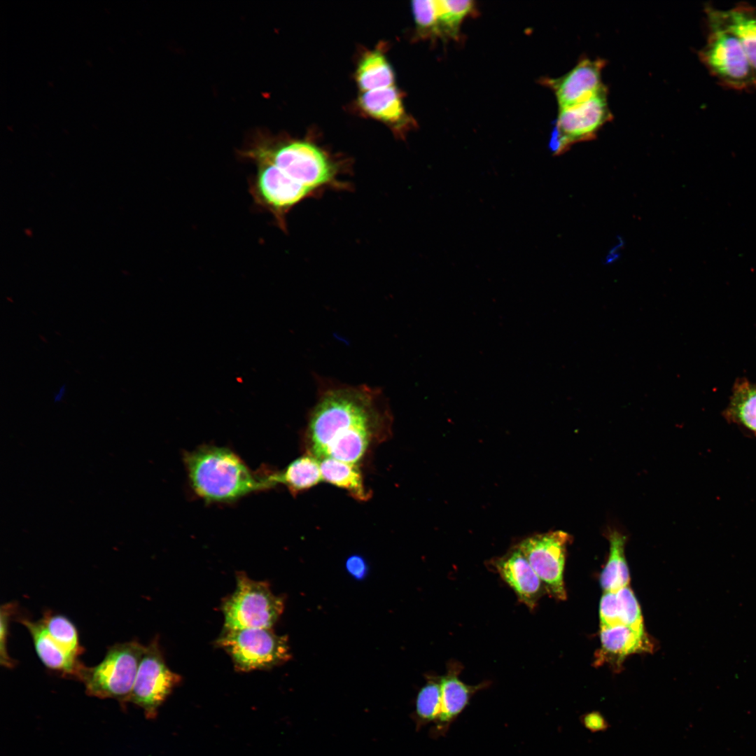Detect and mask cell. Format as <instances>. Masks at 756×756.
Instances as JSON below:
<instances>
[{
  "mask_svg": "<svg viewBox=\"0 0 756 756\" xmlns=\"http://www.w3.org/2000/svg\"><path fill=\"white\" fill-rule=\"evenodd\" d=\"M493 566L514 590L519 600L530 609H534L545 589L541 580L517 547L494 560Z\"/></svg>",
  "mask_w": 756,
  "mask_h": 756,
  "instance_id": "cell-13",
  "label": "cell"
},
{
  "mask_svg": "<svg viewBox=\"0 0 756 756\" xmlns=\"http://www.w3.org/2000/svg\"><path fill=\"white\" fill-rule=\"evenodd\" d=\"M51 638L71 657L79 659L84 652L75 624L67 617L50 610L43 612L40 620Z\"/></svg>",
  "mask_w": 756,
  "mask_h": 756,
  "instance_id": "cell-25",
  "label": "cell"
},
{
  "mask_svg": "<svg viewBox=\"0 0 756 756\" xmlns=\"http://www.w3.org/2000/svg\"><path fill=\"white\" fill-rule=\"evenodd\" d=\"M600 638L603 652L618 659L652 650V644L645 633L638 632L624 624L601 626Z\"/></svg>",
  "mask_w": 756,
  "mask_h": 756,
  "instance_id": "cell-17",
  "label": "cell"
},
{
  "mask_svg": "<svg viewBox=\"0 0 756 756\" xmlns=\"http://www.w3.org/2000/svg\"><path fill=\"white\" fill-rule=\"evenodd\" d=\"M570 538L567 533L556 531L526 538L517 545L541 580L545 592L559 600L566 597L564 570Z\"/></svg>",
  "mask_w": 756,
  "mask_h": 756,
  "instance_id": "cell-10",
  "label": "cell"
},
{
  "mask_svg": "<svg viewBox=\"0 0 756 756\" xmlns=\"http://www.w3.org/2000/svg\"><path fill=\"white\" fill-rule=\"evenodd\" d=\"M582 725L592 732H603L608 729V723L599 711H591L582 715Z\"/></svg>",
  "mask_w": 756,
  "mask_h": 756,
  "instance_id": "cell-32",
  "label": "cell"
},
{
  "mask_svg": "<svg viewBox=\"0 0 756 756\" xmlns=\"http://www.w3.org/2000/svg\"><path fill=\"white\" fill-rule=\"evenodd\" d=\"M218 644L230 656L235 668L241 671L270 668L290 658L288 639L271 629L224 630Z\"/></svg>",
  "mask_w": 756,
  "mask_h": 756,
  "instance_id": "cell-7",
  "label": "cell"
},
{
  "mask_svg": "<svg viewBox=\"0 0 756 756\" xmlns=\"http://www.w3.org/2000/svg\"><path fill=\"white\" fill-rule=\"evenodd\" d=\"M622 624L645 633L642 614L637 599L629 586L616 591Z\"/></svg>",
  "mask_w": 756,
  "mask_h": 756,
  "instance_id": "cell-29",
  "label": "cell"
},
{
  "mask_svg": "<svg viewBox=\"0 0 756 756\" xmlns=\"http://www.w3.org/2000/svg\"><path fill=\"white\" fill-rule=\"evenodd\" d=\"M183 459L190 486L207 502L234 501L274 486L272 473L253 472L227 448L202 446L185 454Z\"/></svg>",
  "mask_w": 756,
  "mask_h": 756,
  "instance_id": "cell-2",
  "label": "cell"
},
{
  "mask_svg": "<svg viewBox=\"0 0 756 756\" xmlns=\"http://www.w3.org/2000/svg\"><path fill=\"white\" fill-rule=\"evenodd\" d=\"M439 25L441 34L457 37L464 18L472 10L474 2L469 0H438Z\"/></svg>",
  "mask_w": 756,
  "mask_h": 756,
  "instance_id": "cell-27",
  "label": "cell"
},
{
  "mask_svg": "<svg viewBox=\"0 0 756 756\" xmlns=\"http://www.w3.org/2000/svg\"><path fill=\"white\" fill-rule=\"evenodd\" d=\"M610 553L601 574L600 582L605 592H615L627 587L629 572L624 556L626 537L617 531L609 533Z\"/></svg>",
  "mask_w": 756,
  "mask_h": 756,
  "instance_id": "cell-23",
  "label": "cell"
},
{
  "mask_svg": "<svg viewBox=\"0 0 756 756\" xmlns=\"http://www.w3.org/2000/svg\"><path fill=\"white\" fill-rule=\"evenodd\" d=\"M316 401L306 433L314 454L320 459L327 446L350 429L389 420L386 396L380 388L320 376L316 377Z\"/></svg>",
  "mask_w": 756,
  "mask_h": 756,
  "instance_id": "cell-1",
  "label": "cell"
},
{
  "mask_svg": "<svg viewBox=\"0 0 756 756\" xmlns=\"http://www.w3.org/2000/svg\"><path fill=\"white\" fill-rule=\"evenodd\" d=\"M181 677L167 666L157 639L145 646L130 701L140 706L148 718H154L159 707L180 682Z\"/></svg>",
  "mask_w": 756,
  "mask_h": 756,
  "instance_id": "cell-11",
  "label": "cell"
},
{
  "mask_svg": "<svg viewBox=\"0 0 756 756\" xmlns=\"http://www.w3.org/2000/svg\"><path fill=\"white\" fill-rule=\"evenodd\" d=\"M387 423L365 424L350 429L327 446L323 458H331L354 464L363 457L374 431L383 428Z\"/></svg>",
  "mask_w": 756,
  "mask_h": 756,
  "instance_id": "cell-16",
  "label": "cell"
},
{
  "mask_svg": "<svg viewBox=\"0 0 756 756\" xmlns=\"http://www.w3.org/2000/svg\"><path fill=\"white\" fill-rule=\"evenodd\" d=\"M348 572L357 579L363 578L368 571L365 561L358 555L350 556L346 561Z\"/></svg>",
  "mask_w": 756,
  "mask_h": 756,
  "instance_id": "cell-33",
  "label": "cell"
},
{
  "mask_svg": "<svg viewBox=\"0 0 756 756\" xmlns=\"http://www.w3.org/2000/svg\"><path fill=\"white\" fill-rule=\"evenodd\" d=\"M720 11L724 20L737 36L743 48L752 69L756 87V8L743 3Z\"/></svg>",
  "mask_w": 756,
  "mask_h": 756,
  "instance_id": "cell-20",
  "label": "cell"
},
{
  "mask_svg": "<svg viewBox=\"0 0 756 756\" xmlns=\"http://www.w3.org/2000/svg\"><path fill=\"white\" fill-rule=\"evenodd\" d=\"M606 62L599 58H583L564 76L547 80L559 109L581 104L606 89L601 80Z\"/></svg>",
  "mask_w": 756,
  "mask_h": 756,
  "instance_id": "cell-12",
  "label": "cell"
},
{
  "mask_svg": "<svg viewBox=\"0 0 756 756\" xmlns=\"http://www.w3.org/2000/svg\"><path fill=\"white\" fill-rule=\"evenodd\" d=\"M442 691L440 676H430L419 690L415 703L418 723H435L441 712Z\"/></svg>",
  "mask_w": 756,
  "mask_h": 756,
  "instance_id": "cell-26",
  "label": "cell"
},
{
  "mask_svg": "<svg viewBox=\"0 0 756 756\" xmlns=\"http://www.w3.org/2000/svg\"><path fill=\"white\" fill-rule=\"evenodd\" d=\"M320 468L323 480L346 489L358 500H366L370 498L360 471L355 464L324 458L320 462Z\"/></svg>",
  "mask_w": 756,
  "mask_h": 756,
  "instance_id": "cell-22",
  "label": "cell"
},
{
  "mask_svg": "<svg viewBox=\"0 0 756 756\" xmlns=\"http://www.w3.org/2000/svg\"><path fill=\"white\" fill-rule=\"evenodd\" d=\"M412 9L420 34L430 36L441 35L436 1H413Z\"/></svg>",
  "mask_w": 756,
  "mask_h": 756,
  "instance_id": "cell-28",
  "label": "cell"
},
{
  "mask_svg": "<svg viewBox=\"0 0 756 756\" xmlns=\"http://www.w3.org/2000/svg\"><path fill=\"white\" fill-rule=\"evenodd\" d=\"M254 163H270L316 194L325 188H343L340 167L316 145L306 141H274L258 137L240 152Z\"/></svg>",
  "mask_w": 756,
  "mask_h": 756,
  "instance_id": "cell-3",
  "label": "cell"
},
{
  "mask_svg": "<svg viewBox=\"0 0 756 756\" xmlns=\"http://www.w3.org/2000/svg\"><path fill=\"white\" fill-rule=\"evenodd\" d=\"M358 103L367 114L388 124L398 125L405 117L400 95L394 86L363 92Z\"/></svg>",
  "mask_w": 756,
  "mask_h": 756,
  "instance_id": "cell-19",
  "label": "cell"
},
{
  "mask_svg": "<svg viewBox=\"0 0 756 756\" xmlns=\"http://www.w3.org/2000/svg\"><path fill=\"white\" fill-rule=\"evenodd\" d=\"M462 666L453 663L447 668V673L440 676L442 691V708L440 714L434 723L432 734L435 737L444 736L451 724L464 710L475 694L486 688L489 682L469 685L459 678Z\"/></svg>",
  "mask_w": 756,
  "mask_h": 756,
  "instance_id": "cell-14",
  "label": "cell"
},
{
  "mask_svg": "<svg viewBox=\"0 0 756 756\" xmlns=\"http://www.w3.org/2000/svg\"><path fill=\"white\" fill-rule=\"evenodd\" d=\"M65 391H66L65 386L63 385L62 386H61L59 388V391L57 393H55V395H54V400H55V402L60 401L62 400V398L64 397Z\"/></svg>",
  "mask_w": 756,
  "mask_h": 756,
  "instance_id": "cell-34",
  "label": "cell"
},
{
  "mask_svg": "<svg viewBox=\"0 0 756 756\" xmlns=\"http://www.w3.org/2000/svg\"><path fill=\"white\" fill-rule=\"evenodd\" d=\"M18 621L28 630L36 653L47 669L63 676L80 678L85 665L79 659L71 657L56 644L40 620L33 621L27 617H20Z\"/></svg>",
  "mask_w": 756,
  "mask_h": 756,
  "instance_id": "cell-15",
  "label": "cell"
},
{
  "mask_svg": "<svg viewBox=\"0 0 756 756\" xmlns=\"http://www.w3.org/2000/svg\"><path fill=\"white\" fill-rule=\"evenodd\" d=\"M17 610V605L10 602L1 605L0 609V663L6 668H12L15 662L12 659L7 652V640L9 633V622L11 617Z\"/></svg>",
  "mask_w": 756,
  "mask_h": 756,
  "instance_id": "cell-30",
  "label": "cell"
},
{
  "mask_svg": "<svg viewBox=\"0 0 756 756\" xmlns=\"http://www.w3.org/2000/svg\"><path fill=\"white\" fill-rule=\"evenodd\" d=\"M255 164L256 172L249 181V192L254 203L270 213L279 227L286 230V216L290 211L316 193L270 163Z\"/></svg>",
  "mask_w": 756,
  "mask_h": 756,
  "instance_id": "cell-8",
  "label": "cell"
},
{
  "mask_svg": "<svg viewBox=\"0 0 756 756\" xmlns=\"http://www.w3.org/2000/svg\"><path fill=\"white\" fill-rule=\"evenodd\" d=\"M363 92L393 86L395 76L386 57L379 50L367 53L360 61L356 74Z\"/></svg>",
  "mask_w": 756,
  "mask_h": 756,
  "instance_id": "cell-24",
  "label": "cell"
},
{
  "mask_svg": "<svg viewBox=\"0 0 756 756\" xmlns=\"http://www.w3.org/2000/svg\"><path fill=\"white\" fill-rule=\"evenodd\" d=\"M601 626L622 624L616 591L605 592L599 608Z\"/></svg>",
  "mask_w": 756,
  "mask_h": 756,
  "instance_id": "cell-31",
  "label": "cell"
},
{
  "mask_svg": "<svg viewBox=\"0 0 756 756\" xmlns=\"http://www.w3.org/2000/svg\"><path fill=\"white\" fill-rule=\"evenodd\" d=\"M224 630L249 628L271 629L284 610V601L271 591L267 583L239 573L236 587L222 608Z\"/></svg>",
  "mask_w": 756,
  "mask_h": 756,
  "instance_id": "cell-6",
  "label": "cell"
},
{
  "mask_svg": "<svg viewBox=\"0 0 756 756\" xmlns=\"http://www.w3.org/2000/svg\"><path fill=\"white\" fill-rule=\"evenodd\" d=\"M274 484H283L292 493L307 490L322 479L320 463L314 457L305 455L291 462L280 472H273Z\"/></svg>",
  "mask_w": 756,
  "mask_h": 756,
  "instance_id": "cell-21",
  "label": "cell"
},
{
  "mask_svg": "<svg viewBox=\"0 0 756 756\" xmlns=\"http://www.w3.org/2000/svg\"><path fill=\"white\" fill-rule=\"evenodd\" d=\"M145 646L136 640L110 646L104 659L92 667L85 666L79 680L88 695L120 701L130 699Z\"/></svg>",
  "mask_w": 756,
  "mask_h": 756,
  "instance_id": "cell-5",
  "label": "cell"
},
{
  "mask_svg": "<svg viewBox=\"0 0 756 756\" xmlns=\"http://www.w3.org/2000/svg\"><path fill=\"white\" fill-rule=\"evenodd\" d=\"M705 13L708 35L699 52L700 61L722 85L736 90L756 89L743 48L720 10L706 6Z\"/></svg>",
  "mask_w": 756,
  "mask_h": 756,
  "instance_id": "cell-4",
  "label": "cell"
},
{
  "mask_svg": "<svg viewBox=\"0 0 756 756\" xmlns=\"http://www.w3.org/2000/svg\"><path fill=\"white\" fill-rule=\"evenodd\" d=\"M722 416L729 423L740 426L756 436V383L746 378L736 380Z\"/></svg>",
  "mask_w": 756,
  "mask_h": 756,
  "instance_id": "cell-18",
  "label": "cell"
},
{
  "mask_svg": "<svg viewBox=\"0 0 756 756\" xmlns=\"http://www.w3.org/2000/svg\"><path fill=\"white\" fill-rule=\"evenodd\" d=\"M612 118L607 89L581 104L560 108L550 141L552 151L561 154L576 143L594 139Z\"/></svg>",
  "mask_w": 756,
  "mask_h": 756,
  "instance_id": "cell-9",
  "label": "cell"
}]
</instances>
